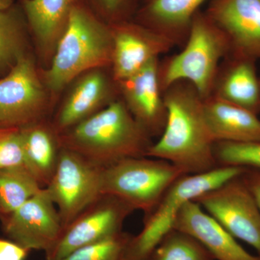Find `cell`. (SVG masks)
<instances>
[{
  "label": "cell",
  "mask_w": 260,
  "mask_h": 260,
  "mask_svg": "<svg viewBox=\"0 0 260 260\" xmlns=\"http://www.w3.org/2000/svg\"><path fill=\"white\" fill-rule=\"evenodd\" d=\"M15 0H0V10L8 9L15 4Z\"/></svg>",
  "instance_id": "cell-31"
},
{
  "label": "cell",
  "mask_w": 260,
  "mask_h": 260,
  "mask_svg": "<svg viewBox=\"0 0 260 260\" xmlns=\"http://www.w3.org/2000/svg\"><path fill=\"white\" fill-rule=\"evenodd\" d=\"M134 210L111 194L101 195L62 229L45 260H58L83 246L122 232L126 219Z\"/></svg>",
  "instance_id": "cell-10"
},
{
  "label": "cell",
  "mask_w": 260,
  "mask_h": 260,
  "mask_svg": "<svg viewBox=\"0 0 260 260\" xmlns=\"http://www.w3.org/2000/svg\"><path fill=\"white\" fill-rule=\"evenodd\" d=\"M214 156L218 167H236L260 172V143L216 142Z\"/></svg>",
  "instance_id": "cell-25"
},
{
  "label": "cell",
  "mask_w": 260,
  "mask_h": 260,
  "mask_svg": "<svg viewBox=\"0 0 260 260\" xmlns=\"http://www.w3.org/2000/svg\"><path fill=\"white\" fill-rule=\"evenodd\" d=\"M246 168L218 167L200 174H185L167 189L156 206L144 215L143 227L132 235L126 245L124 260H149L162 238L172 230L174 222L186 202L242 174Z\"/></svg>",
  "instance_id": "cell-5"
},
{
  "label": "cell",
  "mask_w": 260,
  "mask_h": 260,
  "mask_svg": "<svg viewBox=\"0 0 260 260\" xmlns=\"http://www.w3.org/2000/svg\"><path fill=\"white\" fill-rule=\"evenodd\" d=\"M30 251L9 239L0 238V260H25Z\"/></svg>",
  "instance_id": "cell-29"
},
{
  "label": "cell",
  "mask_w": 260,
  "mask_h": 260,
  "mask_svg": "<svg viewBox=\"0 0 260 260\" xmlns=\"http://www.w3.org/2000/svg\"><path fill=\"white\" fill-rule=\"evenodd\" d=\"M243 181L245 183L248 189L252 194L253 198L260 210V172L254 169H246L242 173Z\"/></svg>",
  "instance_id": "cell-30"
},
{
  "label": "cell",
  "mask_w": 260,
  "mask_h": 260,
  "mask_svg": "<svg viewBox=\"0 0 260 260\" xmlns=\"http://www.w3.org/2000/svg\"><path fill=\"white\" fill-rule=\"evenodd\" d=\"M131 234L121 232L104 240L83 246L58 260H124Z\"/></svg>",
  "instance_id": "cell-26"
},
{
  "label": "cell",
  "mask_w": 260,
  "mask_h": 260,
  "mask_svg": "<svg viewBox=\"0 0 260 260\" xmlns=\"http://www.w3.org/2000/svg\"><path fill=\"white\" fill-rule=\"evenodd\" d=\"M241 175L200 194L193 201L236 239L252 246L260 257V210Z\"/></svg>",
  "instance_id": "cell-9"
},
{
  "label": "cell",
  "mask_w": 260,
  "mask_h": 260,
  "mask_svg": "<svg viewBox=\"0 0 260 260\" xmlns=\"http://www.w3.org/2000/svg\"><path fill=\"white\" fill-rule=\"evenodd\" d=\"M92 12L109 25L133 20L139 0H82Z\"/></svg>",
  "instance_id": "cell-27"
},
{
  "label": "cell",
  "mask_w": 260,
  "mask_h": 260,
  "mask_svg": "<svg viewBox=\"0 0 260 260\" xmlns=\"http://www.w3.org/2000/svg\"><path fill=\"white\" fill-rule=\"evenodd\" d=\"M229 52L230 44L225 34L205 11L200 10L181 52L159 62L162 90L185 80L194 85L203 99L209 97L220 63Z\"/></svg>",
  "instance_id": "cell-4"
},
{
  "label": "cell",
  "mask_w": 260,
  "mask_h": 260,
  "mask_svg": "<svg viewBox=\"0 0 260 260\" xmlns=\"http://www.w3.org/2000/svg\"><path fill=\"white\" fill-rule=\"evenodd\" d=\"M25 167L43 187L50 182L59 161L60 138L51 120L20 128Z\"/></svg>",
  "instance_id": "cell-21"
},
{
  "label": "cell",
  "mask_w": 260,
  "mask_h": 260,
  "mask_svg": "<svg viewBox=\"0 0 260 260\" xmlns=\"http://www.w3.org/2000/svg\"><path fill=\"white\" fill-rule=\"evenodd\" d=\"M113 48L110 25L80 2L72 10L43 81L50 93H59L85 72L111 68Z\"/></svg>",
  "instance_id": "cell-3"
},
{
  "label": "cell",
  "mask_w": 260,
  "mask_h": 260,
  "mask_svg": "<svg viewBox=\"0 0 260 260\" xmlns=\"http://www.w3.org/2000/svg\"><path fill=\"white\" fill-rule=\"evenodd\" d=\"M208 0H142L133 18L182 48L195 15Z\"/></svg>",
  "instance_id": "cell-18"
},
{
  "label": "cell",
  "mask_w": 260,
  "mask_h": 260,
  "mask_svg": "<svg viewBox=\"0 0 260 260\" xmlns=\"http://www.w3.org/2000/svg\"><path fill=\"white\" fill-rule=\"evenodd\" d=\"M109 25L114 45L111 71L117 83L175 47L167 38L133 20Z\"/></svg>",
  "instance_id": "cell-13"
},
{
  "label": "cell",
  "mask_w": 260,
  "mask_h": 260,
  "mask_svg": "<svg viewBox=\"0 0 260 260\" xmlns=\"http://www.w3.org/2000/svg\"><path fill=\"white\" fill-rule=\"evenodd\" d=\"M102 169L79 154L61 148L55 172L45 188L63 229L103 194Z\"/></svg>",
  "instance_id": "cell-8"
},
{
  "label": "cell",
  "mask_w": 260,
  "mask_h": 260,
  "mask_svg": "<svg viewBox=\"0 0 260 260\" xmlns=\"http://www.w3.org/2000/svg\"><path fill=\"white\" fill-rule=\"evenodd\" d=\"M49 90L30 53L0 78V128H23L48 119Z\"/></svg>",
  "instance_id": "cell-7"
},
{
  "label": "cell",
  "mask_w": 260,
  "mask_h": 260,
  "mask_svg": "<svg viewBox=\"0 0 260 260\" xmlns=\"http://www.w3.org/2000/svg\"><path fill=\"white\" fill-rule=\"evenodd\" d=\"M20 1H22V0H20Z\"/></svg>",
  "instance_id": "cell-32"
},
{
  "label": "cell",
  "mask_w": 260,
  "mask_h": 260,
  "mask_svg": "<svg viewBox=\"0 0 260 260\" xmlns=\"http://www.w3.org/2000/svg\"><path fill=\"white\" fill-rule=\"evenodd\" d=\"M5 236L31 250H50L63 225L59 212L44 188L13 213L0 217Z\"/></svg>",
  "instance_id": "cell-11"
},
{
  "label": "cell",
  "mask_w": 260,
  "mask_h": 260,
  "mask_svg": "<svg viewBox=\"0 0 260 260\" xmlns=\"http://www.w3.org/2000/svg\"><path fill=\"white\" fill-rule=\"evenodd\" d=\"M59 138L62 148L102 168L126 158L147 157L153 143L121 99L61 133Z\"/></svg>",
  "instance_id": "cell-2"
},
{
  "label": "cell",
  "mask_w": 260,
  "mask_h": 260,
  "mask_svg": "<svg viewBox=\"0 0 260 260\" xmlns=\"http://www.w3.org/2000/svg\"><path fill=\"white\" fill-rule=\"evenodd\" d=\"M173 229L195 238L215 260H260L246 251L221 225L193 200L181 207Z\"/></svg>",
  "instance_id": "cell-16"
},
{
  "label": "cell",
  "mask_w": 260,
  "mask_h": 260,
  "mask_svg": "<svg viewBox=\"0 0 260 260\" xmlns=\"http://www.w3.org/2000/svg\"><path fill=\"white\" fill-rule=\"evenodd\" d=\"M107 68L90 70L75 78L51 119L60 135L120 98L119 85Z\"/></svg>",
  "instance_id": "cell-12"
},
{
  "label": "cell",
  "mask_w": 260,
  "mask_h": 260,
  "mask_svg": "<svg viewBox=\"0 0 260 260\" xmlns=\"http://www.w3.org/2000/svg\"><path fill=\"white\" fill-rule=\"evenodd\" d=\"M44 187L25 167L0 170V217L13 213Z\"/></svg>",
  "instance_id": "cell-23"
},
{
  "label": "cell",
  "mask_w": 260,
  "mask_h": 260,
  "mask_svg": "<svg viewBox=\"0 0 260 260\" xmlns=\"http://www.w3.org/2000/svg\"><path fill=\"white\" fill-rule=\"evenodd\" d=\"M0 78H1V76H0Z\"/></svg>",
  "instance_id": "cell-33"
},
{
  "label": "cell",
  "mask_w": 260,
  "mask_h": 260,
  "mask_svg": "<svg viewBox=\"0 0 260 260\" xmlns=\"http://www.w3.org/2000/svg\"><path fill=\"white\" fill-rule=\"evenodd\" d=\"M185 174L162 159L126 158L103 168L102 192L119 198L145 215L156 206L173 183Z\"/></svg>",
  "instance_id": "cell-6"
},
{
  "label": "cell",
  "mask_w": 260,
  "mask_h": 260,
  "mask_svg": "<svg viewBox=\"0 0 260 260\" xmlns=\"http://www.w3.org/2000/svg\"><path fill=\"white\" fill-rule=\"evenodd\" d=\"M159 62L160 59H154L136 74L118 83L121 100L153 139L162 135L167 120Z\"/></svg>",
  "instance_id": "cell-14"
},
{
  "label": "cell",
  "mask_w": 260,
  "mask_h": 260,
  "mask_svg": "<svg viewBox=\"0 0 260 260\" xmlns=\"http://www.w3.org/2000/svg\"><path fill=\"white\" fill-rule=\"evenodd\" d=\"M149 260H215L195 238L172 229L154 249Z\"/></svg>",
  "instance_id": "cell-24"
},
{
  "label": "cell",
  "mask_w": 260,
  "mask_h": 260,
  "mask_svg": "<svg viewBox=\"0 0 260 260\" xmlns=\"http://www.w3.org/2000/svg\"><path fill=\"white\" fill-rule=\"evenodd\" d=\"M207 124L215 143H260L258 115L213 95L203 99Z\"/></svg>",
  "instance_id": "cell-20"
},
{
  "label": "cell",
  "mask_w": 260,
  "mask_h": 260,
  "mask_svg": "<svg viewBox=\"0 0 260 260\" xmlns=\"http://www.w3.org/2000/svg\"><path fill=\"white\" fill-rule=\"evenodd\" d=\"M167 120L147 157L171 162L186 174H200L217 166L214 141L205 119L203 99L194 85L176 82L164 92Z\"/></svg>",
  "instance_id": "cell-1"
},
{
  "label": "cell",
  "mask_w": 260,
  "mask_h": 260,
  "mask_svg": "<svg viewBox=\"0 0 260 260\" xmlns=\"http://www.w3.org/2000/svg\"><path fill=\"white\" fill-rule=\"evenodd\" d=\"M256 61L247 56L229 54L220 63L210 95L258 115L260 77Z\"/></svg>",
  "instance_id": "cell-17"
},
{
  "label": "cell",
  "mask_w": 260,
  "mask_h": 260,
  "mask_svg": "<svg viewBox=\"0 0 260 260\" xmlns=\"http://www.w3.org/2000/svg\"><path fill=\"white\" fill-rule=\"evenodd\" d=\"M23 8L0 10V76L8 74L19 59L28 54V31Z\"/></svg>",
  "instance_id": "cell-22"
},
{
  "label": "cell",
  "mask_w": 260,
  "mask_h": 260,
  "mask_svg": "<svg viewBox=\"0 0 260 260\" xmlns=\"http://www.w3.org/2000/svg\"><path fill=\"white\" fill-rule=\"evenodd\" d=\"M205 13L226 36L229 54L260 59V0H210Z\"/></svg>",
  "instance_id": "cell-15"
},
{
  "label": "cell",
  "mask_w": 260,
  "mask_h": 260,
  "mask_svg": "<svg viewBox=\"0 0 260 260\" xmlns=\"http://www.w3.org/2000/svg\"><path fill=\"white\" fill-rule=\"evenodd\" d=\"M82 0L20 1L29 31L46 61L51 63L56 46L69 23L72 10Z\"/></svg>",
  "instance_id": "cell-19"
},
{
  "label": "cell",
  "mask_w": 260,
  "mask_h": 260,
  "mask_svg": "<svg viewBox=\"0 0 260 260\" xmlns=\"http://www.w3.org/2000/svg\"><path fill=\"white\" fill-rule=\"evenodd\" d=\"M25 167L20 128H0V170Z\"/></svg>",
  "instance_id": "cell-28"
}]
</instances>
